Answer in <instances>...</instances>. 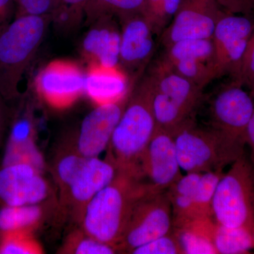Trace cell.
Masks as SVG:
<instances>
[{
    "mask_svg": "<svg viewBox=\"0 0 254 254\" xmlns=\"http://www.w3.org/2000/svg\"><path fill=\"white\" fill-rule=\"evenodd\" d=\"M167 64L176 72L202 88H204L215 78H218L213 64L193 60H180Z\"/></svg>",
    "mask_w": 254,
    "mask_h": 254,
    "instance_id": "f1b7e54d",
    "label": "cell"
},
{
    "mask_svg": "<svg viewBox=\"0 0 254 254\" xmlns=\"http://www.w3.org/2000/svg\"><path fill=\"white\" fill-rule=\"evenodd\" d=\"M87 158L73 149L63 153L57 160L53 173L60 195L66 190L76 174L86 163Z\"/></svg>",
    "mask_w": 254,
    "mask_h": 254,
    "instance_id": "f546056e",
    "label": "cell"
},
{
    "mask_svg": "<svg viewBox=\"0 0 254 254\" xmlns=\"http://www.w3.org/2000/svg\"><path fill=\"white\" fill-rule=\"evenodd\" d=\"M245 140L250 148V161L254 172V111L246 130Z\"/></svg>",
    "mask_w": 254,
    "mask_h": 254,
    "instance_id": "8d00e7d4",
    "label": "cell"
},
{
    "mask_svg": "<svg viewBox=\"0 0 254 254\" xmlns=\"http://www.w3.org/2000/svg\"><path fill=\"white\" fill-rule=\"evenodd\" d=\"M202 174L189 173L182 175L166 191L173 211V227H178L196 218L194 198Z\"/></svg>",
    "mask_w": 254,
    "mask_h": 254,
    "instance_id": "ffe728a7",
    "label": "cell"
},
{
    "mask_svg": "<svg viewBox=\"0 0 254 254\" xmlns=\"http://www.w3.org/2000/svg\"><path fill=\"white\" fill-rule=\"evenodd\" d=\"M234 81L215 95L210 108V127L245 141L246 130L254 111V100Z\"/></svg>",
    "mask_w": 254,
    "mask_h": 254,
    "instance_id": "5bb4252c",
    "label": "cell"
},
{
    "mask_svg": "<svg viewBox=\"0 0 254 254\" xmlns=\"http://www.w3.org/2000/svg\"><path fill=\"white\" fill-rule=\"evenodd\" d=\"M143 179L118 171L113 181L86 205L79 222L81 230L118 249L137 203L145 195L158 191Z\"/></svg>",
    "mask_w": 254,
    "mask_h": 254,
    "instance_id": "6da1fadb",
    "label": "cell"
},
{
    "mask_svg": "<svg viewBox=\"0 0 254 254\" xmlns=\"http://www.w3.org/2000/svg\"><path fill=\"white\" fill-rule=\"evenodd\" d=\"M88 0H60L59 7L51 15L52 21L62 30H72L84 18Z\"/></svg>",
    "mask_w": 254,
    "mask_h": 254,
    "instance_id": "4dcf8cb0",
    "label": "cell"
},
{
    "mask_svg": "<svg viewBox=\"0 0 254 254\" xmlns=\"http://www.w3.org/2000/svg\"><path fill=\"white\" fill-rule=\"evenodd\" d=\"M234 78L235 82L242 86H249L254 79V21L243 59L238 72Z\"/></svg>",
    "mask_w": 254,
    "mask_h": 254,
    "instance_id": "836d02e7",
    "label": "cell"
},
{
    "mask_svg": "<svg viewBox=\"0 0 254 254\" xmlns=\"http://www.w3.org/2000/svg\"><path fill=\"white\" fill-rule=\"evenodd\" d=\"M51 16L15 17L0 34V95L13 99L20 83L44 39Z\"/></svg>",
    "mask_w": 254,
    "mask_h": 254,
    "instance_id": "3957f363",
    "label": "cell"
},
{
    "mask_svg": "<svg viewBox=\"0 0 254 254\" xmlns=\"http://www.w3.org/2000/svg\"><path fill=\"white\" fill-rule=\"evenodd\" d=\"M133 254H184L178 237L171 232L135 249Z\"/></svg>",
    "mask_w": 254,
    "mask_h": 254,
    "instance_id": "1f68e13d",
    "label": "cell"
},
{
    "mask_svg": "<svg viewBox=\"0 0 254 254\" xmlns=\"http://www.w3.org/2000/svg\"><path fill=\"white\" fill-rule=\"evenodd\" d=\"M119 23L121 28L120 68L135 86L154 53L155 35L142 14L121 18Z\"/></svg>",
    "mask_w": 254,
    "mask_h": 254,
    "instance_id": "8fae6325",
    "label": "cell"
},
{
    "mask_svg": "<svg viewBox=\"0 0 254 254\" xmlns=\"http://www.w3.org/2000/svg\"><path fill=\"white\" fill-rule=\"evenodd\" d=\"M175 141L180 168L187 173L223 170L245 153V141L194 121L177 132Z\"/></svg>",
    "mask_w": 254,
    "mask_h": 254,
    "instance_id": "5b68a950",
    "label": "cell"
},
{
    "mask_svg": "<svg viewBox=\"0 0 254 254\" xmlns=\"http://www.w3.org/2000/svg\"><path fill=\"white\" fill-rule=\"evenodd\" d=\"M213 218L223 226L254 231V172L245 153L219 182Z\"/></svg>",
    "mask_w": 254,
    "mask_h": 254,
    "instance_id": "8992f818",
    "label": "cell"
},
{
    "mask_svg": "<svg viewBox=\"0 0 254 254\" xmlns=\"http://www.w3.org/2000/svg\"><path fill=\"white\" fill-rule=\"evenodd\" d=\"M44 210L40 204L4 206L0 208V234L31 231L41 223Z\"/></svg>",
    "mask_w": 254,
    "mask_h": 254,
    "instance_id": "44dd1931",
    "label": "cell"
},
{
    "mask_svg": "<svg viewBox=\"0 0 254 254\" xmlns=\"http://www.w3.org/2000/svg\"><path fill=\"white\" fill-rule=\"evenodd\" d=\"M254 21L244 15L223 11L217 22L213 37L214 65L218 77L238 72L245 55Z\"/></svg>",
    "mask_w": 254,
    "mask_h": 254,
    "instance_id": "9c48e42d",
    "label": "cell"
},
{
    "mask_svg": "<svg viewBox=\"0 0 254 254\" xmlns=\"http://www.w3.org/2000/svg\"><path fill=\"white\" fill-rule=\"evenodd\" d=\"M115 18L104 16L88 26L80 48L88 66L120 67L121 28Z\"/></svg>",
    "mask_w": 254,
    "mask_h": 254,
    "instance_id": "e0dca14e",
    "label": "cell"
},
{
    "mask_svg": "<svg viewBox=\"0 0 254 254\" xmlns=\"http://www.w3.org/2000/svg\"><path fill=\"white\" fill-rule=\"evenodd\" d=\"M86 72L77 64L57 60L46 65L35 78V88L50 108L66 109L84 94Z\"/></svg>",
    "mask_w": 254,
    "mask_h": 254,
    "instance_id": "ba28073f",
    "label": "cell"
},
{
    "mask_svg": "<svg viewBox=\"0 0 254 254\" xmlns=\"http://www.w3.org/2000/svg\"><path fill=\"white\" fill-rule=\"evenodd\" d=\"M16 0H0V34L16 17Z\"/></svg>",
    "mask_w": 254,
    "mask_h": 254,
    "instance_id": "d590c367",
    "label": "cell"
},
{
    "mask_svg": "<svg viewBox=\"0 0 254 254\" xmlns=\"http://www.w3.org/2000/svg\"><path fill=\"white\" fill-rule=\"evenodd\" d=\"M148 74L135 85L107 148V160L119 172L143 177L141 161L157 126Z\"/></svg>",
    "mask_w": 254,
    "mask_h": 254,
    "instance_id": "7a4b0ae2",
    "label": "cell"
},
{
    "mask_svg": "<svg viewBox=\"0 0 254 254\" xmlns=\"http://www.w3.org/2000/svg\"><path fill=\"white\" fill-rule=\"evenodd\" d=\"M129 95L115 103L97 105L85 117L74 148L78 153L87 158H95L107 150Z\"/></svg>",
    "mask_w": 254,
    "mask_h": 254,
    "instance_id": "9a60e30c",
    "label": "cell"
},
{
    "mask_svg": "<svg viewBox=\"0 0 254 254\" xmlns=\"http://www.w3.org/2000/svg\"><path fill=\"white\" fill-rule=\"evenodd\" d=\"M5 125V108L4 98L0 95V142L4 132Z\"/></svg>",
    "mask_w": 254,
    "mask_h": 254,
    "instance_id": "74e56055",
    "label": "cell"
},
{
    "mask_svg": "<svg viewBox=\"0 0 254 254\" xmlns=\"http://www.w3.org/2000/svg\"><path fill=\"white\" fill-rule=\"evenodd\" d=\"M63 254H112L119 253L118 249L97 240L79 230L73 232L68 236L62 249Z\"/></svg>",
    "mask_w": 254,
    "mask_h": 254,
    "instance_id": "4316f807",
    "label": "cell"
},
{
    "mask_svg": "<svg viewBox=\"0 0 254 254\" xmlns=\"http://www.w3.org/2000/svg\"><path fill=\"white\" fill-rule=\"evenodd\" d=\"M60 0H16V17L23 15H50L59 7Z\"/></svg>",
    "mask_w": 254,
    "mask_h": 254,
    "instance_id": "d6a6232c",
    "label": "cell"
},
{
    "mask_svg": "<svg viewBox=\"0 0 254 254\" xmlns=\"http://www.w3.org/2000/svg\"><path fill=\"white\" fill-rule=\"evenodd\" d=\"M43 247L33 232L14 231L0 234V254H41Z\"/></svg>",
    "mask_w": 254,
    "mask_h": 254,
    "instance_id": "83f0119b",
    "label": "cell"
},
{
    "mask_svg": "<svg viewBox=\"0 0 254 254\" xmlns=\"http://www.w3.org/2000/svg\"><path fill=\"white\" fill-rule=\"evenodd\" d=\"M216 222L210 217H196L178 227H173L184 254H218L213 244Z\"/></svg>",
    "mask_w": 254,
    "mask_h": 254,
    "instance_id": "d6986e66",
    "label": "cell"
},
{
    "mask_svg": "<svg viewBox=\"0 0 254 254\" xmlns=\"http://www.w3.org/2000/svg\"><path fill=\"white\" fill-rule=\"evenodd\" d=\"M152 83V108L157 128L175 136L194 121L203 88L184 77L162 60L148 73Z\"/></svg>",
    "mask_w": 254,
    "mask_h": 254,
    "instance_id": "277c9868",
    "label": "cell"
},
{
    "mask_svg": "<svg viewBox=\"0 0 254 254\" xmlns=\"http://www.w3.org/2000/svg\"><path fill=\"white\" fill-rule=\"evenodd\" d=\"M213 244L218 254H249L254 249V231L245 228L227 227L216 222Z\"/></svg>",
    "mask_w": 254,
    "mask_h": 254,
    "instance_id": "cb8c5ba5",
    "label": "cell"
},
{
    "mask_svg": "<svg viewBox=\"0 0 254 254\" xmlns=\"http://www.w3.org/2000/svg\"><path fill=\"white\" fill-rule=\"evenodd\" d=\"M165 48V53L161 60L165 63L193 60L214 65V46L212 38L182 40Z\"/></svg>",
    "mask_w": 254,
    "mask_h": 254,
    "instance_id": "603a6c76",
    "label": "cell"
},
{
    "mask_svg": "<svg viewBox=\"0 0 254 254\" xmlns=\"http://www.w3.org/2000/svg\"><path fill=\"white\" fill-rule=\"evenodd\" d=\"M217 0H181L170 24L160 36L165 48L185 39L212 38L223 13Z\"/></svg>",
    "mask_w": 254,
    "mask_h": 254,
    "instance_id": "30bf717a",
    "label": "cell"
},
{
    "mask_svg": "<svg viewBox=\"0 0 254 254\" xmlns=\"http://www.w3.org/2000/svg\"><path fill=\"white\" fill-rule=\"evenodd\" d=\"M145 0H88L84 9L85 24L89 26L98 18H121L144 11Z\"/></svg>",
    "mask_w": 254,
    "mask_h": 254,
    "instance_id": "7402d4cb",
    "label": "cell"
},
{
    "mask_svg": "<svg viewBox=\"0 0 254 254\" xmlns=\"http://www.w3.org/2000/svg\"><path fill=\"white\" fill-rule=\"evenodd\" d=\"M133 86L120 67L89 65L86 71L84 94L95 106L123 100L130 95Z\"/></svg>",
    "mask_w": 254,
    "mask_h": 254,
    "instance_id": "ac0fdd59",
    "label": "cell"
},
{
    "mask_svg": "<svg viewBox=\"0 0 254 254\" xmlns=\"http://www.w3.org/2000/svg\"><path fill=\"white\" fill-rule=\"evenodd\" d=\"M117 173L118 170L115 165L106 158H87L66 190L60 195V204L79 225L88 202L113 181Z\"/></svg>",
    "mask_w": 254,
    "mask_h": 254,
    "instance_id": "7c38bea8",
    "label": "cell"
},
{
    "mask_svg": "<svg viewBox=\"0 0 254 254\" xmlns=\"http://www.w3.org/2000/svg\"><path fill=\"white\" fill-rule=\"evenodd\" d=\"M171 204L166 191L145 195L137 203L119 242V253L131 254L135 249L173 230Z\"/></svg>",
    "mask_w": 254,
    "mask_h": 254,
    "instance_id": "52a82bcc",
    "label": "cell"
},
{
    "mask_svg": "<svg viewBox=\"0 0 254 254\" xmlns=\"http://www.w3.org/2000/svg\"><path fill=\"white\" fill-rule=\"evenodd\" d=\"M181 0H145L143 15L155 36H160L177 12Z\"/></svg>",
    "mask_w": 254,
    "mask_h": 254,
    "instance_id": "484cf974",
    "label": "cell"
},
{
    "mask_svg": "<svg viewBox=\"0 0 254 254\" xmlns=\"http://www.w3.org/2000/svg\"><path fill=\"white\" fill-rule=\"evenodd\" d=\"M248 86H250V95L252 97V98L254 100V79L253 81L251 82V83L250 85H249Z\"/></svg>",
    "mask_w": 254,
    "mask_h": 254,
    "instance_id": "f35d334b",
    "label": "cell"
},
{
    "mask_svg": "<svg viewBox=\"0 0 254 254\" xmlns=\"http://www.w3.org/2000/svg\"><path fill=\"white\" fill-rule=\"evenodd\" d=\"M49 194L43 172L33 165L15 163L0 168V208L40 204Z\"/></svg>",
    "mask_w": 254,
    "mask_h": 254,
    "instance_id": "4fadbf2b",
    "label": "cell"
},
{
    "mask_svg": "<svg viewBox=\"0 0 254 254\" xmlns=\"http://www.w3.org/2000/svg\"><path fill=\"white\" fill-rule=\"evenodd\" d=\"M175 136L157 128L141 161L143 177L158 191H165L182 176Z\"/></svg>",
    "mask_w": 254,
    "mask_h": 254,
    "instance_id": "2e32d148",
    "label": "cell"
},
{
    "mask_svg": "<svg viewBox=\"0 0 254 254\" xmlns=\"http://www.w3.org/2000/svg\"><path fill=\"white\" fill-rule=\"evenodd\" d=\"M223 175L221 170L202 174L195 193V216L213 218V198Z\"/></svg>",
    "mask_w": 254,
    "mask_h": 254,
    "instance_id": "d4e9b609",
    "label": "cell"
},
{
    "mask_svg": "<svg viewBox=\"0 0 254 254\" xmlns=\"http://www.w3.org/2000/svg\"><path fill=\"white\" fill-rule=\"evenodd\" d=\"M220 8L230 14L252 17L254 14V0H217Z\"/></svg>",
    "mask_w": 254,
    "mask_h": 254,
    "instance_id": "e575fe53",
    "label": "cell"
}]
</instances>
